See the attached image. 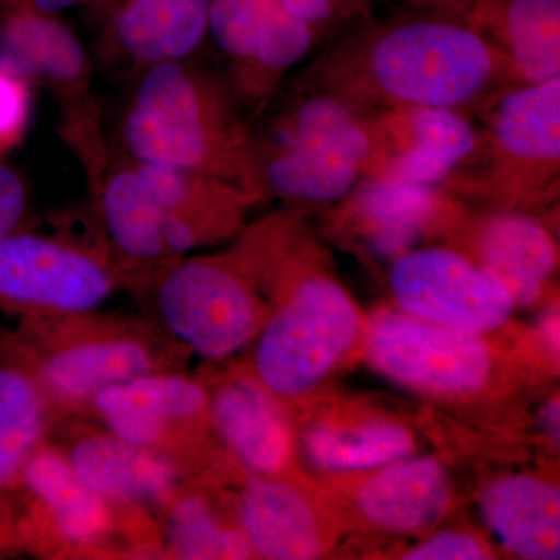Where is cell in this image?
<instances>
[{
    "instance_id": "6da1fadb",
    "label": "cell",
    "mask_w": 560,
    "mask_h": 560,
    "mask_svg": "<svg viewBox=\"0 0 560 560\" xmlns=\"http://www.w3.org/2000/svg\"><path fill=\"white\" fill-rule=\"evenodd\" d=\"M5 335L62 418H83L95 394L117 383L186 371L190 355L147 316L101 308L21 318Z\"/></svg>"
},
{
    "instance_id": "7a4b0ae2",
    "label": "cell",
    "mask_w": 560,
    "mask_h": 560,
    "mask_svg": "<svg viewBox=\"0 0 560 560\" xmlns=\"http://www.w3.org/2000/svg\"><path fill=\"white\" fill-rule=\"evenodd\" d=\"M121 140L139 164L206 173L264 197L256 140L223 91L186 60L145 69L125 113Z\"/></svg>"
},
{
    "instance_id": "3957f363",
    "label": "cell",
    "mask_w": 560,
    "mask_h": 560,
    "mask_svg": "<svg viewBox=\"0 0 560 560\" xmlns=\"http://www.w3.org/2000/svg\"><path fill=\"white\" fill-rule=\"evenodd\" d=\"M503 77L514 79L510 62L475 25L441 16L416 18L378 33L349 83L399 109L460 110L485 98Z\"/></svg>"
},
{
    "instance_id": "277c9868",
    "label": "cell",
    "mask_w": 560,
    "mask_h": 560,
    "mask_svg": "<svg viewBox=\"0 0 560 560\" xmlns=\"http://www.w3.org/2000/svg\"><path fill=\"white\" fill-rule=\"evenodd\" d=\"M13 551L47 559L161 555L156 518L117 510L98 497L77 477L50 438L22 474Z\"/></svg>"
},
{
    "instance_id": "5b68a950",
    "label": "cell",
    "mask_w": 560,
    "mask_h": 560,
    "mask_svg": "<svg viewBox=\"0 0 560 560\" xmlns=\"http://www.w3.org/2000/svg\"><path fill=\"white\" fill-rule=\"evenodd\" d=\"M125 289L167 337L209 361L241 352L265 323L254 275L237 254L184 256L131 279Z\"/></svg>"
},
{
    "instance_id": "8992f818",
    "label": "cell",
    "mask_w": 560,
    "mask_h": 560,
    "mask_svg": "<svg viewBox=\"0 0 560 560\" xmlns=\"http://www.w3.org/2000/svg\"><path fill=\"white\" fill-rule=\"evenodd\" d=\"M361 330L355 302L337 280L312 275L291 287L256 337L254 377L278 399L318 386Z\"/></svg>"
},
{
    "instance_id": "52a82bcc",
    "label": "cell",
    "mask_w": 560,
    "mask_h": 560,
    "mask_svg": "<svg viewBox=\"0 0 560 560\" xmlns=\"http://www.w3.org/2000/svg\"><path fill=\"white\" fill-rule=\"evenodd\" d=\"M124 285L106 242L16 230L0 243V308L16 318L98 311Z\"/></svg>"
},
{
    "instance_id": "ba28073f",
    "label": "cell",
    "mask_w": 560,
    "mask_h": 560,
    "mask_svg": "<svg viewBox=\"0 0 560 560\" xmlns=\"http://www.w3.org/2000/svg\"><path fill=\"white\" fill-rule=\"evenodd\" d=\"M389 287L401 312L480 337L503 327L515 308L510 291L485 265L448 248L400 254Z\"/></svg>"
},
{
    "instance_id": "9c48e42d",
    "label": "cell",
    "mask_w": 560,
    "mask_h": 560,
    "mask_svg": "<svg viewBox=\"0 0 560 560\" xmlns=\"http://www.w3.org/2000/svg\"><path fill=\"white\" fill-rule=\"evenodd\" d=\"M366 355L389 381L438 396L480 389L492 366L480 335L448 329L405 312L381 313L371 320Z\"/></svg>"
},
{
    "instance_id": "30bf717a",
    "label": "cell",
    "mask_w": 560,
    "mask_h": 560,
    "mask_svg": "<svg viewBox=\"0 0 560 560\" xmlns=\"http://www.w3.org/2000/svg\"><path fill=\"white\" fill-rule=\"evenodd\" d=\"M83 418L189 470L198 430L209 422V389L186 371L154 372L95 394Z\"/></svg>"
},
{
    "instance_id": "8fae6325",
    "label": "cell",
    "mask_w": 560,
    "mask_h": 560,
    "mask_svg": "<svg viewBox=\"0 0 560 560\" xmlns=\"http://www.w3.org/2000/svg\"><path fill=\"white\" fill-rule=\"evenodd\" d=\"M0 65L39 81L60 103L62 139L101 127L91 94V62L83 44L57 14L0 10Z\"/></svg>"
},
{
    "instance_id": "7c38bea8",
    "label": "cell",
    "mask_w": 560,
    "mask_h": 560,
    "mask_svg": "<svg viewBox=\"0 0 560 560\" xmlns=\"http://www.w3.org/2000/svg\"><path fill=\"white\" fill-rule=\"evenodd\" d=\"M54 442L84 485L114 508L158 518L189 480L178 460L138 447L86 423H72Z\"/></svg>"
},
{
    "instance_id": "4fadbf2b",
    "label": "cell",
    "mask_w": 560,
    "mask_h": 560,
    "mask_svg": "<svg viewBox=\"0 0 560 560\" xmlns=\"http://www.w3.org/2000/svg\"><path fill=\"white\" fill-rule=\"evenodd\" d=\"M140 175L156 200L172 260L230 234L260 195L232 180L206 173L139 164Z\"/></svg>"
},
{
    "instance_id": "5bb4252c",
    "label": "cell",
    "mask_w": 560,
    "mask_h": 560,
    "mask_svg": "<svg viewBox=\"0 0 560 560\" xmlns=\"http://www.w3.org/2000/svg\"><path fill=\"white\" fill-rule=\"evenodd\" d=\"M90 178L105 241L124 272V289L131 279L172 261L161 210L136 162L106 158Z\"/></svg>"
},
{
    "instance_id": "9a60e30c",
    "label": "cell",
    "mask_w": 560,
    "mask_h": 560,
    "mask_svg": "<svg viewBox=\"0 0 560 560\" xmlns=\"http://www.w3.org/2000/svg\"><path fill=\"white\" fill-rule=\"evenodd\" d=\"M55 412L33 372L0 334V555L13 552V515L28 459L49 440Z\"/></svg>"
},
{
    "instance_id": "2e32d148",
    "label": "cell",
    "mask_w": 560,
    "mask_h": 560,
    "mask_svg": "<svg viewBox=\"0 0 560 560\" xmlns=\"http://www.w3.org/2000/svg\"><path fill=\"white\" fill-rule=\"evenodd\" d=\"M209 423L243 469L272 477L289 463L293 438L278 397L256 377H232L209 390Z\"/></svg>"
},
{
    "instance_id": "e0dca14e",
    "label": "cell",
    "mask_w": 560,
    "mask_h": 560,
    "mask_svg": "<svg viewBox=\"0 0 560 560\" xmlns=\"http://www.w3.org/2000/svg\"><path fill=\"white\" fill-rule=\"evenodd\" d=\"M210 0H119L106 18V44L150 68L187 60L209 35Z\"/></svg>"
},
{
    "instance_id": "ac0fdd59",
    "label": "cell",
    "mask_w": 560,
    "mask_h": 560,
    "mask_svg": "<svg viewBox=\"0 0 560 560\" xmlns=\"http://www.w3.org/2000/svg\"><path fill=\"white\" fill-rule=\"evenodd\" d=\"M490 140L504 165L555 173L560 161V79L518 83L489 110Z\"/></svg>"
},
{
    "instance_id": "d6986e66",
    "label": "cell",
    "mask_w": 560,
    "mask_h": 560,
    "mask_svg": "<svg viewBox=\"0 0 560 560\" xmlns=\"http://www.w3.org/2000/svg\"><path fill=\"white\" fill-rule=\"evenodd\" d=\"M385 140L355 98L324 91L294 102L276 121L271 143L338 154L368 175L372 165H381Z\"/></svg>"
},
{
    "instance_id": "ffe728a7",
    "label": "cell",
    "mask_w": 560,
    "mask_h": 560,
    "mask_svg": "<svg viewBox=\"0 0 560 560\" xmlns=\"http://www.w3.org/2000/svg\"><path fill=\"white\" fill-rule=\"evenodd\" d=\"M404 142L386 154L374 176L434 187L480 149V132L458 109L407 108Z\"/></svg>"
},
{
    "instance_id": "44dd1931",
    "label": "cell",
    "mask_w": 560,
    "mask_h": 560,
    "mask_svg": "<svg viewBox=\"0 0 560 560\" xmlns=\"http://www.w3.org/2000/svg\"><path fill=\"white\" fill-rule=\"evenodd\" d=\"M482 518L508 551L528 560L560 558V492L551 482L512 475L482 490Z\"/></svg>"
},
{
    "instance_id": "7402d4cb",
    "label": "cell",
    "mask_w": 560,
    "mask_h": 560,
    "mask_svg": "<svg viewBox=\"0 0 560 560\" xmlns=\"http://www.w3.org/2000/svg\"><path fill=\"white\" fill-rule=\"evenodd\" d=\"M238 528L253 555L272 560H307L319 556L318 525L308 501L293 486L253 475L237 504Z\"/></svg>"
},
{
    "instance_id": "603a6c76",
    "label": "cell",
    "mask_w": 560,
    "mask_h": 560,
    "mask_svg": "<svg viewBox=\"0 0 560 560\" xmlns=\"http://www.w3.org/2000/svg\"><path fill=\"white\" fill-rule=\"evenodd\" d=\"M451 501V481L441 460L404 458L381 467L360 490L361 512L375 525L416 533L440 522Z\"/></svg>"
},
{
    "instance_id": "cb8c5ba5",
    "label": "cell",
    "mask_w": 560,
    "mask_h": 560,
    "mask_svg": "<svg viewBox=\"0 0 560 560\" xmlns=\"http://www.w3.org/2000/svg\"><path fill=\"white\" fill-rule=\"evenodd\" d=\"M471 25L506 57L517 83L560 79V0H495Z\"/></svg>"
},
{
    "instance_id": "d4e9b609",
    "label": "cell",
    "mask_w": 560,
    "mask_h": 560,
    "mask_svg": "<svg viewBox=\"0 0 560 560\" xmlns=\"http://www.w3.org/2000/svg\"><path fill=\"white\" fill-rule=\"evenodd\" d=\"M481 265L510 291L515 307L540 300L544 283L558 267V246L544 224L523 213H503L480 234Z\"/></svg>"
},
{
    "instance_id": "484cf974",
    "label": "cell",
    "mask_w": 560,
    "mask_h": 560,
    "mask_svg": "<svg viewBox=\"0 0 560 560\" xmlns=\"http://www.w3.org/2000/svg\"><path fill=\"white\" fill-rule=\"evenodd\" d=\"M260 194L301 202H335L355 190L363 176L359 165L305 147L267 143L254 149Z\"/></svg>"
},
{
    "instance_id": "4316f807",
    "label": "cell",
    "mask_w": 560,
    "mask_h": 560,
    "mask_svg": "<svg viewBox=\"0 0 560 560\" xmlns=\"http://www.w3.org/2000/svg\"><path fill=\"white\" fill-rule=\"evenodd\" d=\"M357 212L371 228L378 254L399 257L412 249L427 221L440 206L434 187L396 183L371 175L352 191Z\"/></svg>"
},
{
    "instance_id": "83f0119b",
    "label": "cell",
    "mask_w": 560,
    "mask_h": 560,
    "mask_svg": "<svg viewBox=\"0 0 560 560\" xmlns=\"http://www.w3.org/2000/svg\"><path fill=\"white\" fill-rule=\"evenodd\" d=\"M161 558L180 560L249 559L241 528H228L213 504L184 486L158 514Z\"/></svg>"
},
{
    "instance_id": "f1b7e54d",
    "label": "cell",
    "mask_w": 560,
    "mask_h": 560,
    "mask_svg": "<svg viewBox=\"0 0 560 560\" xmlns=\"http://www.w3.org/2000/svg\"><path fill=\"white\" fill-rule=\"evenodd\" d=\"M302 448L319 469L360 471L408 458L415 440L410 430L390 420H370L355 427L318 423L305 431Z\"/></svg>"
},
{
    "instance_id": "f546056e",
    "label": "cell",
    "mask_w": 560,
    "mask_h": 560,
    "mask_svg": "<svg viewBox=\"0 0 560 560\" xmlns=\"http://www.w3.org/2000/svg\"><path fill=\"white\" fill-rule=\"evenodd\" d=\"M316 31L280 7L257 39L248 60L235 66L238 90L250 101H264L279 80L304 60L315 44Z\"/></svg>"
},
{
    "instance_id": "4dcf8cb0",
    "label": "cell",
    "mask_w": 560,
    "mask_h": 560,
    "mask_svg": "<svg viewBox=\"0 0 560 560\" xmlns=\"http://www.w3.org/2000/svg\"><path fill=\"white\" fill-rule=\"evenodd\" d=\"M282 5L280 0H210L209 35L235 68L248 60Z\"/></svg>"
},
{
    "instance_id": "1f68e13d",
    "label": "cell",
    "mask_w": 560,
    "mask_h": 560,
    "mask_svg": "<svg viewBox=\"0 0 560 560\" xmlns=\"http://www.w3.org/2000/svg\"><path fill=\"white\" fill-rule=\"evenodd\" d=\"M32 116L27 81L0 65V161L24 139Z\"/></svg>"
},
{
    "instance_id": "d6a6232c",
    "label": "cell",
    "mask_w": 560,
    "mask_h": 560,
    "mask_svg": "<svg viewBox=\"0 0 560 560\" xmlns=\"http://www.w3.org/2000/svg\"><path fill=\"white\" fill-rule=\"evenodd\" d=\"M489 552L480 540L459 530H442L404 556L407 560H482Z\"/></svg>"
},
{
    "instance_id": "836d02e7",
    "label": "cell",
    "mask_w": 560,
    "mask_h": 560,
    "mask_svg": "<svg viewBox=\"0 0 560 560\" xmlns=\"http://www.w3.org/2000/svg\"><path fill=\"white\" fill-rule=\"evenodd\" d=\"M28 195L24 180L0 161V243L20 230L27 212Z\"/></svg>"
},
{
    "instance_id": "e575fe53",
    "label": "cell",
    "mask_w": 560,
    "mask_h": 560,
    "mask_svg": "<svg viewBox=\"0 0 560 560\" xmlns=\"http://www.w3.org/2000/svg\"><path fill=\"white\" fill-rule=\"evenodd\" d=\"M298 20L307 22L315 31L329 24L342 13L340 0H280Z\"/></svg>"
},
{
    "instance_id": "d590c367",
    "label": "cell",
    "mask_w": 560,
    "mask_h": 560,
    "mask_svg": "<svg viewBox=\"0 0 560 560\" xmlns=\"http://www.w3.org/2000/svg\"><path fill=\"white\" fill-rule=\"evenodd\" d=\"M80 3H88V0H0V10L58 14Z\"/></svg>"
},
{
    "instance_id": "8d00e7d4",
    "label": "cell",
    "mask_w": 560,
    "mask_h": 560,
    "mask_svg": "<svg viewBox=\"0 0 560 560\" xmlns=\"http://www.w3.org/2000/svg\"><path fill=\"white\" fill-rule=\"evenodd\" d=\"M541 427L552 441L559 442L560 436V405L559 399L551 400L541 411Z\"/></svg>"
},
{
    "instance_id": "74e56055",
    "label": "cell",
    "mask_w": 560,
    "mask_h": 560,
    "mask_svg": "<svg viewBox=\"0 0 560 560\" xmlns=\"http://www.w3.org/2000/svg\"><path fill=\"white\" fill-rule=\"evenodd\" d=\"M541 338L550 346L551 350L559 353V312L551 311L541 318Z\"/></svg>"
},
{
    "instance_id": "f35d334b",
    "label": "cell",
    "mask_w": 560,
    "mask_h": 560,
    "mask_svg": "<svg viewBox=\"0 0 560 560\" xmlns=\"http://www.w3.org/2000/svg\"><path fill=\"white\" fill-rule=\"evenodd\" d=\"M119 0H88L90 3L92 13L95 16L103 18L106 21V18L109 16L110 11H113L114 7L117 5Z\"/></svg>"
},
{
    "instance_id": "ab89813d",
    "label": "cell",
    "mask_w": 560,
    "mask_h": 560,
    "mask_svg": "<svg viewBox=\"0 0 560 560\" xmlns=\"http://www.w3.org/2000/svg\"><path fill=\"white\" fill-rule=\"evenodd\" d=\"M340 2H341V5L345 7L346 3L353 2V0H340Z\"/></svg>"
}]
</instances>
